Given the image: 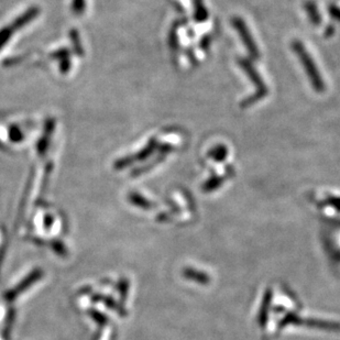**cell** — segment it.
I'll return each mask as SVG.
<instances>
[{
  "label": "cell",
  "instance_id": "19",
  "mask_svg": "<svg viewBox=\"0 0 340 340\" xmlns=\"http://www.w3.org/2000/svg\"><path fill=\"white\" fill-rule=\"evenodd\" d=\"M52 224H53V217L50 216V215H47L46 219H44V227H46L47 229H50Z\"/></svg>",
  "mask_w": 340,
  "mask_h": 340
},
{
  "label": "cell",
  "instance_id": "4",
  "mask_svg": "<svg viewBox=\"0 0 340 340\" xmlns=\"http://www.w3.org/2000/svg\"><path fill=\"white\" fill-rule=\"evenodd\" d=\"M240 65L242 66L243 71H245V72L248 74V76L250 77V79L252 80V82H253V83L257 85V87H258L257 96H256L254 98L251 99L250 101H248V102L256 101V100H258L259 98L263 97V96L265 95V93H267V88H265V85H264V83H263V80L260 78V76H259V74L257 73V71L252 68V66H251V64H250L247 60H241V61H240Z\"/></svg>",
  "mask_w": 340,
  "mask_h": 340
},
{
  "label": "cell",
  "instance_id": "2",
  "mask_svg": "<svg viewBox=\"0 0 340 340\" xmlns=\"http://www.w3.org/2000/svg\"><path fill=\"white\" fill-rule=\"evenodd\" d=\"M44 275V272L41 269H34L31 271L29 274L21 281V282L17 285L12 287L10 291L5 294V301L6 302H13L16 301L19 295H21L24 292H26L28 289H30L32 285H34L40 279H42Z\"/></svg>",
  "mask_w": 340,
  "mask_h": 340
},
{
  "label": "cell",
  "instance_id": "6",
  "mask_svg": "<svg viewBox=\"0 0 340 340\" xmlns=\"http://www.w3.org/2000/svg\"><path fill=\"white\" fill-rule=\"evenodd\" d=\"M93 302H101L105 304L109 309H113L117 314H119L121 317H125L127 316V312L123 309L122 306H120L118 303L112 299V298H108V296H102L100 294L97 295H94L93 296Z\"/></svg>",
  "mask_w": 340,
  "mask_h": 340
},
{
  "label": "cell",
  "instance_id": "1",
  "mask_svg": "<svg viewBox=\"0 0 340 340\" xmlns=\"http://www.w3.org/2000/svg\"><path fill=\"white\" fill-rule=\"evenodd\" d=\"M293 49L295 51V53L300 56L301 62H302L303 66L305 68V71L310 79V82H312V84L314 86V90L317 92H323L325 86L322 80L321 74L318 73V71H317V68L314 64L312 57L309 56L307 51H305L304 47H303V44L299 41H294Z\"/></svg>",
  "mask_w": 340,
  "mask_h": 340
},
{
  "label": "cell",
  "instance_id": "3",
  "mask_svg": "<svg viewBox=\"0 0 340 340\" xmlns=\"http://www.w3.org/2000/svg\"><path fill=\"white\" fill-rule=\"evenodd\" d=\"M289 324L295 325H303V326L325 329V330H340V324L339 323H332L326 321H320V320H302L299 316H295L293 314H289L281 323V326H285Z\"/></svg>",
  "mask_w": 340,
  "mask_h": 340
},
{
  "label": "cell",
  "instance_id": "8",
  "mask_svg": "<svg viewBox=\"0 0 340 340\" xmlns=\"http://www.w3.org/2000/svg\"><path fill=\"white\" fill-rule=\"evenodd\" d=\"M129 201L142 209H150L153 207V204L150 201H147V199H145L143 196L136 193H131L129 195Z\"/></svg>",
  "mask_w": 340,
  "mask_h": 340
},
{
  "label": "cell",
  "instance_id": "14",
  "mask_svg": "<svg viewBox=\"0 0 340 340\" xmlns=\"http://www.w3.org/2000/svg\"><path fill=\"white\" fill-rule=\"evenodd\" d=\"M195 7H196V11H195V18L197 21H204L206 19L207 12L205 7L203 6L202 0H195Z\"/></svg>",
  "mask_w": 340,
  "mask_h": 340
},
{
  "label": "cell",
  "instance_id": "12",
  "mask_svg": "<svg viewBox=\"0 0 340 340\" xmlns=\"http://www.w3.org/2000/svg\"><path fill=\"white\" fill-rule=\"evenodd\" d=\"M227 153H228V151L226 147L224 145H219V146L214 147V150H211L209 154L215 161H224Z\"/></svg>",
  "mask_w": 340,
  "mask_h": 340
},
{
  "label": "cell",
  "instance_id": "9",
  "mask_svg": "<svg viewBox=\"0 0 340 340\" xmlns=\"http://www.w3.org/2000/svg\"><path fill=\"white\" fill-rule=\"evenodd\" d=\"M271 299H272V291H268L264 296V302L262 304L260 316H259V318H260L259 320L260 321V326H262V327L265 326V322H267V318H268V310H269Z\"/></svg>",
  "mask_w": 340,
  "mask_h": 340
},
{
  "label": "cell",
  "instance_id": "5",
  "mask_svg": "<svg viewBox=\"0 0 340 340\" xmlns=\"http://www.w3.org/2000/svg\"><path fill=\"white\" fill-rule=\"evenodd\" d=\"M233 26L238 30V32H239V34L241 36V39L243 40V42H245L248 51L250 52V54L253 55L254 57H258L259 56L258 49L256 47L254 41L252 40V38H251L250 32L248 31V29H247L246 25L243 24V21L241 19H239V18H236V19H233Z\"/></svg>",
  "mask_w": 340,
  "mask_h": 340
},
{
  "label": "cell",
  "instance_id": "18",
  "mask_svg": "<svg viewBox=\"0 0 340 340\" xmlns=\"http://www.w3.org/2000/svg\"><path fill=\"white\" fill-rule=\"evenodd\" d=\"M84 5V0H74V10L75 11H80L83 8Z\"/></svg>",
  "mask_w": 340,
  "mask_h": 340
},
{
  "label": "cell",
  "instance_id": "13",
  "mask_svg": "<svg viewBox=\"0 0 340 340\" xmlns=\"http://www.w3.org/2000/svg\"><path fill=\"white\" fill-rule=\"evenodd\" d=\"M14 323V310L10 309L9 310V314L8 317H7V322H6V328L4 330V338L5 340H8L9 336H10V332H11V328H12V325Z\"/></svg>",
  "mask_w": 340,
  "mask_h": 340
},
{
  "label": "cell",
  "instance_id": "10",
  "mask_svg": "<svg viewBox=\"0 0 340 340\" xmlns=\"http://www.w3.org/2000/svg\"><path fill=\"white\" fill-rule=\"evenodd\" d=\"M51 248L57 256H60L62 258H66L69 256L68 249H66V247L64 246V243L61 242V241H58V240L51 241Z\"/></svg>",
  "mask_w": 340,
  "mask_h": 340
},
{
  "label": "cell",
  "instance_id": "16",
  "mask_svg": "<svg viewBox=\"0 0 340 340\" xmlns=\"http://www.w3.org/2000/svg\"><path fill=\"white\" fill-rule=\"evenodd\" d=\"M221 182H223V179H220V177H213L211 180H209L208 182H207L205 184L204 189L207 190V192H208V190L210 192V190L216 189L218 186H220Z\"/></svg>",
  "mask_w": 340,
  "mask_h": 340
},
{
  "label": "cell",
  "instance_id": "17",
  "mask_svg": "<svg viewBox=\"0 0 340 340\" xmlns=\"http://www.w3.org/2000/svg\"><path fill=\"white\" fill-rule=\"evenodd\" d=\"M306 7H307V11L309 13L310 19H312V21L314 22V24H318V22H320V14H318V12H317V9H316V7L314 6V4L308 3Z\"/></svg>",
  "mask_w": 340,
  "mask_h": 340
},
{
  "label": "cell",
  "instance_id": "7",
  "mask_svg": "<svg viewBox=\"0 0 340 340\" xmlns=\"http://www.w3.org/2000/svg\"><path fill=\"white\" fill-rule=\"evenodd\" d=\"M184 277L188 280H194L195 282L197 283H201V284H207L209 283V278L207 277L205 273L202 272H198L194 269H185L183 272Z\"/></svg>",
  "mask_w": 340,
  "mask_h": 340
},
{
  "label": "cell",
  "instance_id": "20",
  "mask_svg": "<svg viewBox=\"0 0 340 340\" xmlns=\"http://www.w3.org/2000/svg\"><path fill=\"white\" fill-rule=\"evenodd\" d=\"M328 201L330 202L331 205H334L337 209L340 210V198H336V197H330Z\"/></svg>",
  "mask_w": 340,
  "mask_h": 340
},
{
  "label": "cell",
  "instance_id": "15",
  "mask_svg": "<svg viewBox=\"0 0 340 340\" xmlns=\"http://www.w3.org/2000/svg\"><path fill=\"white\" fill-rule=\"evenodd\" d=\"M128 291H129V281L127 279L120 280L119 284H118V292L120 294V300H122L123 302L125 301V299H127Z\"/></svg>",
  "mask_w": 340,
  "mask_h": 340
},
{
  "label": "cell",
  "instance_id": "11",
  "mask_svg": "<svg viewBox=\"0 0 340 340\" xmlns=\"http://www.w3.org/2000/svg\"><path fill=\"white\" fill-rule=\"evenodd\" d=\"M88 315L91 316L92 320H94L98 325H100V326H106L108 323V318L106 317V315L101 314L100 312H98V310H96V309L88 310Z\"/></svg>",
  "mask_w": 340,
  "mask_h": 340
}]
</instances>
